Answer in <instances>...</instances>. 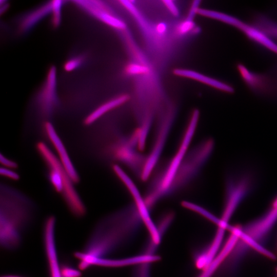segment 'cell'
I'll return each mask as SVG.
<instances>
[{
    "mask_svg": "<svg viewBox=\"0 0 277 277\" xmlns=\"http://www.w3.org/2000/svg\"><path fill=\"white\" fill-rule=\"evenodd\" d=\"M0 210L1 246L7 250H16L33 220V203L18 191L1 185Z\"/></svg>",
    "mask_w": 277,
    "mask_h": 277,
    "instance_id": "obj_1",
    "label": "cell"
},
{
    "mask_svg": "<svg viewBox=\"0 0 277 277\" xmlns=\"http://www.w3.org/2000/svg\"><path fill=\"white\" fill-rule=\"evenodd\" d=\"M35 147L47 167V176L54 190L62 196L74 216L83 217L86 213V207L74 186V182L58 158L42 141L38 142Z\"/></svg>",
    "mask_w": 277,
    "mask_h": 277,
    "instance_id": "obj_2",
    "label": "cell"
},
{
    "mask_svg": "<svg viewBox=\"0 0 277 277\" xmlns=\"http://www.w3.org/2000/svg\"><path fill=\"white\" fill-rule=\"evenodd\" d=\"M199 117V111L194 110L177 152L155 177L148 195L154 201L169 192L177 171L188 152V147L194 134Z\"/></svg>",
    "mask_w": 277,
    "mask_h": 277,
    "instance_id": "obj_3",
    "label": "cell"
},
{
    "mask_svg": "<svg viewBox=\"0 0 277 277\" xmlns=\"http://www.w3.org/2000/svg\"><path fill=\"white\" fill-rule=\"evenodd\" d=\"M214 146L212 139H206L187 153L177 171L169 194L183 189L197 175L211 155Z\"/></svg>",
    "mask_w": 277,
    "mask_h": 277,
    "instance_id": "obj_4",
    "label": "cell"
},
{
    "mask_svg": "<svg viewBox=\"0 0 277 277\" xmlns=\"http://www.w3.org/2000/svg\"><path fill=\"white\" fill-rule=\"evenodd\" d=\"M253 179L249 174L229 176L226 181L225 203L221 221H228L243 199L250 192Z\"/></svg>",
    "mask_w": 277,
    "mask_h": 277,
    "instance_id": "obj_5",
    "label": "cell"
},
{
    "mask_svg": "<svg viewBox=\"0 0 277 277\" xmlns=\"http://www.w3.org/2000/svg\"><path fill=\"white\" fill-rule=\"evenodd\" d=\"M209 17L238 28L251 39L277 53V44L263 32L254 27L245 23L235 17L214 10L210 11Z\"/></svg>",
    "mask_w": 277,
    "mask_h": 277,
    "instance_id": "obj_6",
    "label": "cell"
},
{
    "mask_svg": "<svg viewBox=\"0 0 277 277\" xmlns=\"http://www.w3.org/2000/svg\"><path fill=\"white\" fill-rule=\"evenodd\" d=\"M55 217L50 215L43 227V243L49 267L50 277H62L55 241Z\"/></svg>",
    "mask_w": 277,
    "mask_h": 277,
    "instance_id": "obj_7",
    "label": "cell"
},
{
    "mask_svg": "<svg viewBox=\"0 0 277 277\" xmlns=\"http://www.w3.org/2000/svg\"><path fill=\"white\" fill-rule=\"evenodd\" d=\"M42 129L44 135L54 147L59 160L69 176L74 183H78L80 182V176L54 126L49 121H44Z\"/></svg>",
    "mask_w": 277,
    "mask_h": 277,
    "instance_id": "obj_8",
    "label": "cell"
},
{
    "mask_svg": "<svg viewBox=\"0 0 277 277\" xmlns=\"http://www.w3.org/2000/svg\"><path fill=\"white\" fill-rule=\"evenodd\" d=\"M55 88V68L52 67L49 69L46 83L37 100L39 113L45 119L51 116L57 105Z\"/></svg>",
    "mask_w": 277,
    "mask_h": 277,
    "instance_id": "obj_9",
    "label": "cell"
},
{
    "mask_svg": "<svg viewBox=\"0 0 277 277\" xmlns=\"http://www.w3.org/2000/svg\"><path fill=\"white\" fill-rule=\"evenodd\" d=\"M276 220L277 208L273 207L267 214L250 224L243 231L250 238L256 241L267 234Z\"/></svg>",
    "mask_w": 277,
    "mask_h": 277,
    "instance_id": "obj_10",
    "label": "cell"
},
{
    "mask_svg": "<svg viewBox=\"0 0 277 277\" xmlns=\"http://www.w3.org/2000/svg\"><path fill=\"white\" fill-rule=\"evenodd\" d=\"M129 98V95L122 94L101 104L84 118L83 125L88 127L93 125L106 113L125 103Z\"/></svg>",
    "mask_w": 277,
    "mask_h": 277,
    "instance_id": "obj_11",
    "label": "cell"
},
{
    "mask_svg": "<svg viewBox=\"0 0 277 277\" xmlns=\"http://www.w3.org/2000/svg\"><path fill=\"white\" fill-rule=\"evenodd\" d=\"M173 73L176 76L190 78L226 92H234V89L229 85L194 70L176 68Z\"/></svg>",
    "mask_w": 277,
    "mask_h": 277,
    "instance_id": "obj_12",
    "label": "cell"
},
{
    "mask_svg": "<svg viewBox=\"0 0 277 277\" xmlns=\"http://www.w3.org/2000/svg\"><path fill=\"white\" fill-rule=\"evenodd\" d=\"M52 2L47 4L33 12L29 13L22 21L19 30L21 33L25 32L31 29L38 21L52 11Z\"/></svg>",
    "mask_w": 277,
    "mask_h": 277,
    "instance_id": "obj_13",
    "label": "cell"
},
{
    "mask_svg": "<svg viewBox=\"0 0 277 277\" xmlns=\"http://www.w3.org/2000/svg\"><path fill=\"white\" fill-rule=\"evenodd\" d=\"M238 68L242 77L247 84L252 87H254L258 84L257 76L249 71L243 65L239 64Z\"/></svg>",
    "mask_w": 277,
    "mask_h": 277,
    "instance_id": "obj_14",
    "label": "cell"
},
{
    "mask_svg": "<svg viewBox=\"0 0 277 277\" xmlns=\"http://www.w3.org/2000/svg\"><path fill=\"white\" fill-rule=\"evenodd\" d=\"M62 2L61 1H54L52 2V11L53 12L52 25L54 27L58 26L61 22V11Z\"/></svg>",
    "mask_w": 277,
    "mask_h": 277,
    "instance_id": "obj_15",
    "label": "cell"
},
{
    "mask_svg": "<svg viewBox=\"0 0 277 277\" xmlns=\"http://www.w3.org/2000/svg\"><path fill=\"white\" fill-rule=\"evenodd\" d=\"M126 72L130 75L146 74L148 72V68L146 66L138 64H130L126 68Z\"/></svg>",
    "mask_w": 277,
    "mask_h": 277,
    "instance_id": "obj_16",
    "label": "cell"
},
{
    "mask_svg": "<svg viewBox=\"0 0 277 277\" xmlns=\"http://www.w3.org/2000/svg\"><path fill=\"white\" fill-rule=\"evenodd\" d=\"M61 272L62 277H81L82 276L80 270L67 265L62 266Z\"/></svg>",
    "mask_w": 277,
    "mask_h": 277,
    "instance_id": "obj_17",
    "label": "cell"
},
{
    "mask_svg": "<svg viewBox=\"0 0 277 277\" xmlns=\"http://www.w3.org/2000/svg\"><path fill=\"white\" fill-rule=\"evenodd\" d=\"M83 60L84 57L82 55L72 58L65 63L64 69L67 71H72L80 66Z\"/></svg>",
    "mask_w": 277,
    "mask_h": 277,
    "instance_id": "obj_18",
    "label": "cell"
},
{
    "mask_svg": "<svg viewBox=\"0 0 277 277\" xmlns=\"http://www.w3.org/2000/svg\"><path fill=\"white\" fill-rule=\"evenodd\" d=\"M193 16L189 15L188 18L183 22L178 27L177 29V33L179 35H184L188 32L192 28L194 27V23L191 21V18Z\"/></svg>",
    "mask_w": 277,
    "mask_h": 277,
    "instance_id": "obj_19",
    "label": "cell"
},
{
    "mask_svg": "<svg viewBox=\"0 0 277 277\" xmlns=\"http://www.w3.org/2000/svg\"><path fill=\"white\" fill-rule=\"evenodd\" d=\"M1 175L13 181H18L19 178V175L14 171L13 169L1 167L0 169Z\"/></svg>",
    "mask_w": 277,
    "mask_h": 277,
    "instance_id": "obj_20",
    "label": "cell"
},
{
    "mask_svg": "<svg viewBox=\"0 0 277 277\" xmlns=\"http://www.w3.org/2000/svg\"><path fill=\"white\" fill-rule=\"evenodd\" d=\"M0 162L1 164L4 166V167L6 168L13 170L17 169L18 167V165L15 162L8 159L2 154H1L0 155Z\"/></svg>",
    "mask_w": 277,
    "mask_h": 277,
    "instance_id": "obj_21",
    "label": "cell"
},
{
    "mask_svg": "<svg viewBox=\"0 0 277 277\" xmlns=\"http://www.w3.org/2000/svg\"><path fill=\"white\" fill-rule=\"evenodd\" d=\"M165 6L168 10L174 16H178L179 12L175 4L172 1H163Z\"/></svg>",
    "mask_w": 277,
    "mask_h": 277,
    "instance_id": "obj_22",
    "label": "cell"
},
{
    "mask_svg": "<svg viewBox=\"0 0 277 277\" xmlns=\"http://www.w3.org/2000/svg\"><path fill=\"white\" fill-rule=\"evenodd\" d=\"M1 277H24L23 276L15 275V274H5L1 276Z\"/></svg>",
    "mask_w": 277,
    "mask_h": 277,
    "instance_id": "obj_23",
    "label": "cell"
},
{
    "mask_svg": "<svg viewBox=\"0 0 277 277\" xmlns=\"http://www.w3.org/2000/svg\"><path fill=\"white\" fill-rule=\"evenodd\" d=\"M272 205H273V207L277 208V197L274 200Z\"/></svg>",
    "mask_w": 277,
    "mask_h": 277,
    "instance_id": "obj_24",
    "label": "cell"
},
{
    "mask_svg": "<svg viewBox=\"0 0 277 277\" xmlns=\"http://www.w3.org/2000/svg\"><path fill=\"white\" fill-rule=\"evenodd\" d=\"M275 30H276V31H275V34L277 35V28H275Z\"/></svg>",
    "mask_w": 277,
    "mask_h": 277,
    "instance_id": "obj_25",
    "label": "cell"
}]
</instances>
